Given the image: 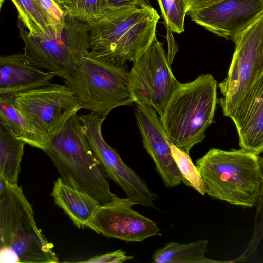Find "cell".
Instances as JSON below:
<instances>
[{
  "label": "cell",
  "instance_id": "cell-17",
  "mask_svg": "<svg viewBox=\"0 0 263 263\" xmlns=\"http://www.w3.org/2000/svg\"><path fill=\"white\" fill-rule=\"evenodd\" d=\"M55 203L68 216L78 228L91 229L90 221L101 204L91 195L72 187L59 177L51 193Z\"/></svg>",
  "mask_w": 263,
  "mask_h": 263
},
{
  "label": "cell",
  "instance_id": "cell-16",
  "mask_svg": "<svg viewBox=\"0 0 263 263\" xmlns=\"http://www.w3.org/2000/svg\"><path fill=\"white\" fill-rule=\"evenodd\" d=\"M55 75L28 63L22 53L0 57V95H15L51 82Z\"/></svg>",
  "mask_w": 263,
  "mask_h": 263
},
{
  "label": "cell",
  "instance_id": "cell-3",
  "mask_svg": "<svg viewBox=\"0 0 263 263\" xmlns=\"http://www.w3.org/2000/svg\"><path fill=\"white\" fill-rule=\"evenodd\" d=\"M217 86L210 74L177 83L159 118L171 144L189 153L203 140L216 108Z\"/></svg>",
  "mask_w": 263,
  "mask_h": 263
},
{
  "label": "cell",
  "instance_id": "cell-11",
  "mask_svg": "<svg viewBox=\"0 0 263 263\" xmlns=\"http://www.w3.org/2000/svg\"><path fill=\"white\" fill-rule=\"evenodd\" d=\"M79 117L90 147L106 177L120 186L135 205L154 208L157 195L104 140L102 126L106 117L90 112Z\"/></svg>",
  "mask_w": 263,
  "mask_h": 263
},
{
  "label": "cell",
  "instance_id": "cell-27",
  "mask_svg": "<svg viewBox=\"0 0 263 263\" xmlns=\"http://www.w3.org/2000/svg\"><path fill=\"white\" fill-rule=\"evenodd\" d=\"M133 258V256L127 255L126 252L119 249L116 251L108 252L100 255L94 256L88 260L80 262L88 263H121L132 260Z\"/></svg>",
  "mask_w": 263,
  "mask_h": 263
},
{
  "label": "cell",
  "instance_id": "cell-9",
  "mask_svg": "<svg viewBox=\"0 0 263 263\" xmlns=\"http://www.w3.org/2000/svg\"><path fill=\"white\" fill-rule=\"evenodd\" d=\"M13 97L17 108L47 146L67 121L82 109L72 90L65 84L51 82Z\"/></svg>",
  "mask_w": 263,
  "mask_h": 263
},
{
  "label": "cell",
  "instance_id": "cell-25",
  "mask_svg": "<svg viewBox=\"0 0 263 263\" xmlns=\"http://www.w3.org/2000/svg\"><path fill=\"white\" fill-rule=\"evenodd\" d=\"M262 182L259 196L256 204V212L254 221V230L251 240L244 252L245 255H253L263 240V158L261 159Z\"/></svg>",
  "mask_w": 263,
  "mask_h": 263
},
{
  "label": "cell",
  "instance_id": "cell-28",
  "mask_svg": "<svg viewBox=\"0 0 263 263\" xmlns=\"http://www.w3.org/2000/svg\"><path fill=\"white\" fill-rule=\"evenodd\" d=\"M104 13L109 10L123 7L137 6L144 7L151 6L148 0H102Z\"/></svg>",
  "mask_w": 263,
  "mask_h": 263
},
{
  "label": "cell",
  "instance_id": "cell-6",
  "mask_svg": "<svg viewBox=\"0 0 263 263\" xmlns=\"http://www.w3.org/2000/svg\"><path fill=\"white\" fill-rule=\"evenodd\" d=\"M0 249L15 253L20 262L57 263L59 259L38 228L22 186L10 184L0 194Z\"/></svg>",
  "mask_w": 263,
  "mask_h": 263
},
{
  "label": "cell",
  "instance_id": "cell-19",
  "mask_svg": "<svg viewBox=\"0 0 263 263\" xmlns=\"http://www.w3.org/2000/svg\"><path fill=\"white\" fill-rule=\"evenodd\" d=\"M26 144L5 123L0 121V176L11 185L18 184Z\"/></svg>",
  "mask_w": 263,
  "mask_h": 263
},
{
  "label": "cell",
  "instance_id": "cell-8",
  "mask_svg": "<svg viewBox=\"0 0 263 263\" xmlns=\"http://www.w3.org/2000/svg\"><path fill=\"white\" fill-rule=\"evenodd\" d=\"M233 41L235 48L228 72L218 85L222 97L217 103L227 117L263 73V13Z\"/></svg>",
  "mask_w": 263,
  "mask_h": 263
},
{
  "label": "cell",
  "instance_id": "cell-13",
  "mask_svg": "<svg viewBox=\"0 0 263 263\" xmlns=\"http://www.w3.org/2000/svg\"><path fill=\"white\" fill-rule=\"evenodd\" d=\"M262 13L263 0H222L186 15L208 31L233 40Z\"/></svg>",
  "mask_w": 263,
  "mask_h": 263
},
{
  "label": "cell",
  "instance_id": "cell-12",
  "mask_svg": "<svg viewBox=\"0 0 263 263\" xmlns=\"http://www.w3.org/2000/svg\"><path fill=\"white\" fill-rule=\"evenodd\" d=\"M134 205L127 197L115 196L98 209L90 221L91 229L105 237L126 242H140L160 235L156 223L133 209Z\"/></svg>",
  "mask_w": 263,
  "mask_h": 263
},
{
  "label": "cell",
  "instance_id": "cell-26",
  "mask_svg": "<svg viewBox=\"0 0 263 263\" xmlns=\"http://www.w3.org/2000/svg\"><path fill=\"white\" fill-rule=\"evenodd\" d=\"M51 20L55 29L60 34L64 25L65 14L55 0H39Z\"/></svg>",
  "mask_w": 263,
  "mask_h": 263
},
{
  "label": "cell",
  "instance_id": "cell-20",
  "mask_svg": "<svg viewBox=\"0 0 263 263\" xmlns=\"http://www.w3.org/2000/svg\"><path fill=\"white\" fill-rule=\"evenodd\" d=\"M0 121L27 144L43 151L46 148V143L15 105L12 95H0Z\"/></svg>",
  "mask_w": 263,
  "mask_h": 263
},
{
  "label": "cell",
  "instance_id": "cell-10",
  "mask_svg": "<svg viewBox=\"0 0 263 263\" xmlns=\"http://www.w3.org/2000/svg\"><path fill=\"white\" fill-rule=\"evenodd\" d=\"M163 44L155 36L129 73L135 103L153 108L161 116L178 81L173 74Z\"/></svg>",
  "mask_w": 263,
  "mask_h": 263
},
{
  "label": "cell",
  "instance_id": "cell-15",
  "mask_svg": "<svg viewBox=\"0 0 263 263\" xmlns=\"http://www.w3.org/2000/svg\"><path fill=\"white\" fill-rule=\"evenodd\" d=\"M228 117L233 121L241 148L259 155L263 152V73L254 83Z\"/></svg>",
  "mask_w": 263,
  "mask_h": 263
},
{
  "label": "cell",
  "instance_id": "cell-18",
  "mask_svg": "<svg viewBox=\"0 0 263 263\" xmlns=\"http://www.w3.org/2000/svg\"><path fill=\"white\" fill-rule=\"evenodd\" d=\"M209 242L201 239L187 243L170 242L157 250L151 259L155 263H215L240 262V259L218 261L206 258Z\"/></svg>",
  "mask_w": 263,
  "mask_h": 263
},
{
  "label": "cell",
  "instance_id": "cell-4",
  "mask_svg": "<svg viewBox=\"0 0 263 263\" xmlns=\"http://www.w3.org/2000/svg\"><path fill=\"white\" fill-rule=\"evenodd\" d=\"M44 152L65 184L88 193L101 204L116 196L90 147L77 114L51 139Z\"/></svg>",
  "mask_w": 263,
  "mask_h": 263
},
{
  "label": "cell",
  "instance_id": "cell-7",
  "mask_svg": "<svg viewBox=\"0 0 263 263\" xmlns=\"http://www.w3.org/2000/svg\"><path fill=\"white\" fill-rule=\"evenodd\" d=\"M18 26L24 60L64 79L90 50L89 25L75 18L66 15L61 33L53 36H31L19 21Z\"/></svg>",
  "mask_w": 263,
  "mask_h": 263
},
{
  "label": "cell",
  "instance_id": "cell-22",
  "mask_svg": "<svg viewBox=\"0 0 263 263\" xmlns=\"http://www.w3.org/2000/svg\"><path fill=\"white\" fill-rule=\"evenodd\" d=\"M57 2L65 15L88 24L98 20L104 12L102 0H59Z\"/></svg>",
  "mask_w": 263,
  "mask_h": 263
},
{
  "label": "cell",
  "instance_id": "cell-23",
  "mask_svg": "<svg viewBox=\"0 0 263 263\" xmlns=\"http://www.w3.org/2000/svg\"><path fill=\"white\" fill-rule=\"evenodd\" d=\"M171 148L174 160L181 175L182 182L204 195L205 191L202 179L189 153L172 144Z\"/></svg>",
  "mask_w": 263,
  "mask_h": 263
},
{
  "label": "cell",
  "instance_id": "cell-14",
  "mask_svg": "<svg viewBox=\"0 0 263 263\" xmlns=\"http://www.w3.org/2000/svg\"><path fill=\"white\" fill-rule=\"evenodd\" d=\"M136 122L143 146L154 161L156 168L167 187H174L182 182L174 160L170 142L156 110L148 105L135 103Z\"/></svg>",
  "mask_w": 263,
  "mask_h": 263
},
{
  "label": "cell",
  "instance_id": "cell-1",
  "mask_svg": "<svg viewBox=\"0 0 263 263\" xmlns=\"http://www.w3.org/2000/svg\"><path fill=\"white\" fill-rule=\"evenodd\" d=\"M160 18L151 6L110 10L89 24V53L112 64L135 62L156 36Z\"/></svg>",
  "mask_w": 263,
  "mask_h": 263
},
{
  "label": "cell",
  "instance_id": "cell-29",
  "mask_svg": "<svg viewBox=\"0 0 263 263\" xmlns=\"http://www.w3.org/2000/svg\"><path fill=\"white\" fill-rule=\"evenodd\" d=\"M222 0H182L186 13L204 9Z\"/></svg>",
  "mask_w": 263,
  "mask_h": 263
},
{
  "label": "cell",
  "instance_id": "cell-21",
  "mask_svg": "<svg viewBox=\"0 0 263 263\" xmlns=\"http://www.w3.org/2000/svg\"><path fill=\"white\" fill-rule=\"evenodd\" d=\"M18 11V19L31 36H53L58 34L39 0H11ZM5 0H1L2 7Z\"/></svg>",
  "mask_w": 263,
  "mask_h": 263
},
{
  "label": "cell",
  "instance_id": "cell-30",
  "mask_svg": "<svg viewBox=\"0 0 263 263\" xmlns=\"http://www.w3.org/2000/svg\"><path fill=\"white\" fill-rule=\"evenodd\" d=\"M57 2H58L59 0H55Z\"/></svg>",
  "mask_w": 263,
  "mask_h": 263
},
{
  "label": "cell",
  "instance_id": "cell-5",
  "mask_svg": "<svg viewBox=\"0 0 263 263\" xmlns=\"http://www.w3.org/2000/svg\"><path fill=\"white\" fill-rule=\"evenodd\" d=\"M126 66L111 64L92 55L83 56L64 80L82 109L107 117L116 107L135 103Z\"/></svg>",
  "mask_w": 263,
  "mask_h": 263
},
{
  "label": "cell",
  "instance_id": "cell-2",
  "mask_svg": "<svg viewBox=\"0 0 263 263\" xmlns=\"http://www.w3.org/2000/svg\"><path fill=\"white\" fill-rule=\"evenodd\" d=\"M205 193L233 205H256L262 182L261 159L243 149L212 148L195 164Z\"/></svg>",
  "mask_w": 263,
  "mask_h": 263
},
{
  "label": "cell",
  "instance_id": "cell-24",
  "mask_svg": "<svg viewBox=\"0 0 263 263\" xmlns=\"http://www.w3.org/2000/svg\"><path fill=\"white\" fill-rule=\"evenodd\" d=\"M161 16L168 28L180 34L184 31V19L186 15L182 0H157Z\"/></svg>",
  "mask_w": 263,
  "mask_h": 263
}]
</instances>
